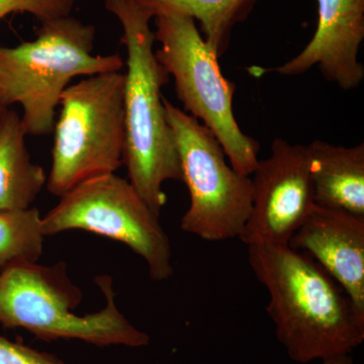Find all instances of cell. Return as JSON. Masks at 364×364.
<instances>
[{
    "label": "cell",
    "instance_id": "obj_18",
    "mask_svg": "<svg viewBox=\"0 0 364 364\" xmlns=\"http://www.w3.org/2000/svg\"><path fill=\"white\" fill-rule=\"evenodd\" d=\"M321 364H354L350 354L347 355L335 356V358L324 359Z\"/></svg>",
    "mask_w": 364,
    "mask_h": 364
},
{
    "label": "cell",
    "instance_id": "obj_13",
    "mask_svg": "<svg viewBox=\"0 0 364 364\" xmlns=\"http://www.w3.org/2000/svg\"><path fill=\"white\" fill-rule=\"evenodd\" d=\"M21 117L7 109L0 123V210L32 208L48 177L31 159Z\"/></svg>",
    "mask_w": 364,
    "mask_h": 364
},
{
    "label": "cell",
    "instance_id": "obj_1",
    "mask_svg": "<svg viewBox=\"0 0 364 364\" xmlns=\"http://www.w3.org/2000/svg\"><path fill=\"white\" fill-rule=\"evenodd\" d=\"M248 262L267 289L275 335L296 363L351 354L364 341V312L311 258L289 245L248 244Z\"/></svg>",
    "mask_w": 364,
    "mask_h": 364
},
{
    "label": "cell",
    "instance_id": "obj_10",
    "mask_svg": "<svg viewBox=\"0 0 364 364\" xmlns=\"http://www.w3.org/2000/svg\"><path fill=\"white\" fill-rule=\"evenodd\" d=\"M318 25L303 51L275 71L296 76L317 66L343 90L359 87L364 66L358 60L364 40V0H317Z\"/></svg>",
    "mask_w": 364,
    "mask_h": 364
},
{
    "label": "cell",
    "instance_id": "obj_4",
    "mask_svg": "<svg viewBox=\"0 0 364 364\" xmlns=\"http://www.w3.org/2000/svg\"><path fill=\"white\" fill-rule=\"evenodd\" d=\"M95 28L72 16L41 23L37 38L0 47V105H20L28 135H49L72 79L123 71L119 54L95 55Z\"/></svg>",
    "mask_w": 364,
    "mask_h": 364
},
{
    "label": "cell",
    "instance_id": "obj_8",
    "mask_svg": "<svg viewBox=\"0 0 364 364\" xmlns=\"http://www.w3.org/2000/svg\"><path fill=\"white\" fill-rule=\"evenodd\" d=\"M83 230L128 246L147 264L151 279L172 277V250L159 215L128 179L116 173L95 177L60 196L56 207L42 218L45 237Z\"/></svg>",
    "mask_w": 364,
    "mask_h": 364
},
{
    "label": "cell",
    "instance_id": "obj_7",
    "mask_svg": "<svg viewBox=\"0 0 364 364\" xmlns=\"http://www.w3.org/2000/svg\"><path fill=\"white\" fill-rule=\"evenodd\" d=\"M163 102L189 193L182 231L210 242L239 238L252 205L250 176L228 164L221 144L207 127L166 98Z\"/></svg>",
    "mask_w": 364,
    "mask_h": 364
},
{
    "label": "cell",
    "instance_id": "obj_3",
    "mask_svg": "<svg viewBox=\"0 0 364 364\" xmlns=\"http://www.w3.org/2000/svg\"><path fill=\"white\" fill-rule=\"evenodd\" d=\"M95 284L105 305L97 313L80 316L73 311L82 301L83 294L69 277L66 263L11 265L0 272V325L25 329L48 342L79 340L100 347L132 348L149 345V335L132 324L117 308L112 277L98 275Z\"/></svg>",
    "mask_w": 364,
    "mask_h": 364
},
{
    "label": "cell",
    "instance_id": "obj_9",
    "mask_svg": "<svg viewBox=\"0 0 364 364\" xmlns=\"http://www.w3.org/2000/svg\"><path fill=\"white\" fill-rule=\"evenodd\" d=\"M253 174L252 205L239 239L289 245L316 205L308 147L275 139Z\"/></svg>",
    "mask_w": 364,
    "mask_h": 364
},
{
    "label": "cell",
    "instance_id": "obj_17",
    "mask_svg": "<svg viewBox=\"0 0 364 364\" xmlns=\"http://www.w3.org/2000/svg\"><path fill=\"white\" fill-rule=\"evenodd\" d=\"M0 364H64L58 358L0 336Z\"/></svg>",
    "mask_w": 364,
    "mask_h": 364
},
{
    "label": "cell",
    "instance_id": "obj_11",
    "mask_svg": "<svg viewBox=\"0 0 364 364\" xmlns=\"http://www.w3.org/2000/svg\"><path fill=\"white\" fill-rule=\"evenodd\" d=\"M289 245L308 254L364 312V218L315 205Z\"/></svg>",
    "mask_w": 364,
    "mask_h": 364
},
{
    "label": "cell",
    "instance_id": "obj_15",
    "mask_svg": "<svg viewBox=\"0 0 364 364\" xmlns=\"http://www.w3.org/2000/svg\"><path fill=\"white\" fill-rule=\"evenodd\" d=\"M44 240L37 208L0 210V272L16 263L38 262Z\"/></svg>",
    "mask_w": 364,
    "mask_h": 364
},
{
    "label": "cell",
    "instance_id": "obj_14",
    "mask_svg": "<svg viewBox=\"0 0 364 364\" xmlns=\"http://www.w3.org/2000/svg\"><path fill=\"white\" fill-rule=\"evenodd\" d=\"M151 18L179 14L200 23L205 40L221 57L229 46L232 28L250 0H136Z\"/></svg>",
    "mask_w": 364,
    "mask_h": 364
},
{
    "label": "cell",
    "instance_id": "obj_19",
    "mask_svg": "<svg viewBox=\"0 0 364 364\" xmlns=\"http://www.w3.org/2000/svg\"><path fill=\"white\" fill-rule=\"evenodd\" d=\"M7 109H6V107H4L1 105H0V123H1L2 119H4V114H6Z\"/></svg>",
    "mask_w": 364,
    "mask_h": 364
},
{
    "label": "cell",
    "instance_id": "obj_2",
    "mask_svg": "<svg viewBox=\"0 0 364 364\" xmlns=\"http://www.w3.org/2000/svg\"><path fill=\"white\" fill-rule=\"evenodd\" d=\"M105 6L121 23L122 43L127 49L123 165L132 186L160 215L167 202L163 184L182 179L163 102L162 87L168 83L169 75L155 55L149 14L136 0H107Z\"/></svg>",
    "mask_w": 364,
    "mask_h": 364
},
{
    "label": "cell",
    "instance_id": "obj_6",
    "mask_svg": "<svg viewBox=\"0 0 364 364\" xmlns=\"http://www.w3.org/2000/svg\"><path fill=\"white\" fill-rule=\"evenodd\" d=\"M155 20V41L160 44L155 55L173 77L183 111L214 134L237 172L250 176L259 162V143L244 134L237 123L233 111L236 85L223 75L217 53L191 16L160 14Z\"/></svg>",
    "mask_w": 364,
    "mask_h": 364
},
{
    "label": "cell",
    "instance_id": "obj_12",
    "mask_svg": "<svg viewBox=\"0 0 364 364\" xmlns=\"http://www.w3.org/2000/svg\"><path fill=\"white\" fill-rule=\"evenodd\" d=\"M306 147L316 205L364 218V144L316 140Z\"/></svg>",
    "mask_w": 364,
    "mask_h": 364
},
{
    "label": "cell",
    "instance_id": "obj_16",
    "mask_svg": "<svg viewBox=\"0 0 364 364\" xmlns=\"http://www.w3.org/2000/svg\"><path fill=\"white\" fill-rule=\"evenodd\" d=\"M75 0H0V21L9 14H30L41 23L70 16Z\"/></svg>",
    "mask_w": 364,
    "mask_h": 364
},
{
    "label": "cell",
    "instance_id": "obj_5",
    "mask_svg": "<svg viewBox=\"0 0 364 364\" xmlns=\"http://www.w3.org/2000/svg\"><path fill=\"white\" fill-rule=\"evenodd\" d=\"M124 92V72L114 71L88 76L62 93L46 186L53 196L123 165Z\"/></svg>",
    "mask_w": 364,
    "mask_h": 364
}]
</instances>
